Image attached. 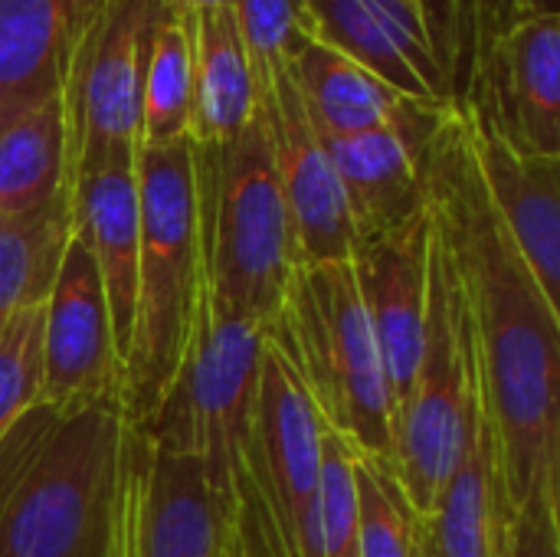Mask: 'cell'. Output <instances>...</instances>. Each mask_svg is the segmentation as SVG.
<instances>
[{"label":"cell","mask_w":560,"mask_h":557,"mask_svg":"<svg viewBox=\"0 0 560 557\" xmlns=\"http://www.w3.org/2000/svg\"><path fill=\"white\" fill-rule=\"evenodd\" d=\"M427 210L463 295L505 509L560 479V309L499 220L463 102H450L423 151Z\"/></svg>","instance_id":"obj_1"},{"label":"cell","mask_w":560,"mask_h":557,"mask_svg":"<svg viewBox=\"0 0 560 557\" xmlns=\"http://www.w3.org/2000/svg\"><path fill=\"white\" fill-rule=\"evenodd\" d=\"M118 404H36L0 440V557H108Z\"/></svg>","instance_id":"obj_2"},{"label":"cell","mask_w":560,"mask_h":557,"mask_svg":"<svg viewBox=\"0 0 560 557\" xmlns=\"http://www.w3.org/2000/svg\"><path fill=\"white\" fill-rule=\"evenodd\" d=\"M200 269L210 295L233 315L272 332L299 269L292 220L262 118L217 148H197Z\"/></svg>","instance_id":"obj_3"},{"label":"cell","mask_w":560,"mask_h":557,"mask_svg":"<svg viewBox=\"0 0 560 557\" xmlns=\"http://www.w3.org/2000/svg\"><path fill=\"white\" fill-rule=\"evenodd\" d=\"M135 184L141 253L135 328L121 387V410L128 423H141L158 410L180 368L194 325L203 282L194 141L177 138L167 144H138Z\"/></svg>","instance_id":"obj_4"},{"label":"cell","mask_w":560,"mask_h":557,"mask_svg":"<svg viewBox=\"0 0 560 557\" xmlns=\"http://www.w3.org/2000/svg\"><path fill=\"white\" fill-rule=\"evenodd\" d=\"M266 338L285 355L325 427L358 456L390 466L394 401L351 263L299 266Z\"/></svg>","instance_id":"obj_5"},{"label":"cell","mask_w":560,"mask_h":557,"mask_svg":"<svg viewBox=\"0 0 560 557\" xmlns=\"http://www.w3.org/2000/svg\"><path fill=\"white\" fill-rule=\"evenodd\" d=\"M262 341L266 335L253 322L233 315L200 282L180 368L158 410L135 423L161 450L194 456L203 466L230 557L236 532V489L253 430Z\"/></svg>","instance_id":"obj_6"},{"label":"cell","mask_w":560,"mask_h":557,"mask_svg":"<svg viewBox=\"0 0 560 557\" xmlns=\"http://www.w3.org/2000/svg\"><path fill=\"white\" fill-rule=\"evenodd\" d=\"M322 443V414L285 355L266 338L236 489L233 557H318Z\"/></svg>","instance_id":"obj_7"},{"label":"cell","mask_w":560,"mask_h":557,"mask_svg":"<svg viewBox=\"0 0 560 557\" xmlns=\"http://www.w3.org/2000/svg\"><path fill=\"white\" fill-rule=\"evenodd\" d=\"M433 227V223H430ZM479 404V364L453 263L433 233L427 332L417 378L394 417L390 473L417 512L427 519L443 486L463 460Z\"/></svg>","instance_id":"obj_8"},{"label":"cell","mask_w":560,"mask_h":557,"mask_svg":"<svg viewBox=\"0 0 560 557\" xmlns=\"http://www.w3.org/2000/svg\"><path fill=\"white\" fill-rule=\"evenodd\" d=\"M154 0H105L62 89L69 135V187L75 177L135 164L141 128V76Z\"/></svg>","instance_id":"obj_9"},{"label":"cell","mask_w":560,"mask_h":557,"mask_svg":"<svg viewBox=\"0 0 560 557\" xmlns=\"http://www.w3.org/2000/svg\"><path fill=\"white\" fill-rule=\"evenodd\" d=\"M108 557H230L203 466L125 420Z\"/></svg>","instance_id":"obj_10"},{"label":"cell","mask_w":560,"mask_h":557,"mask_svg":"<svg viewBox=\"0 0 560 557\" xmlns=\"http://www.w3.org/2000/svg\"><path fill=\"white\" fill-rule=\"evenodd\" d=\"M256 82L279 187L292 220L299 266L345 263L358 243V233L345 204L338 171L305 112L292 69L266 72Z\"/></svg>","instance_id":"obj_11"},{"label":"cell","mask_w":560,"mask_h":557,"mask_svg":"<svg viewBox=\"0 0 560 557\" xmlns=\"http://www.w3.org/2000/svg\"><path fill=\"white\" fill-rule=\"evenodd\" d=\"M125 364L105 289L89 250L72 236L43 302V404L121 407Z\"/></svg>","instance_id":"obj_12"},{"label":"cell","mask_w":560,"mask_h":557,"mask_svg":"<svg viewBox=\"0 0 560 557\" xmlns=\"http://www.w3.org/2000/svg\"><path fill=\"white\" fill-rule=\"evenodd\" d=\"M430 240H433V227L427 210L407 220L404 227L358 240L348 256L364 315L381 348L394 417L410 394L423 355L427 295H430Z\"/></svg>","instance_id":"obj_13"},{"label":"cell","mask_w":560,"mask_h":557,"mask_svg":"<svg viewBox=\"0 0 560 557\" xmlns=\"http://www.w3.org/2000/svg\"><path fill=\"white\" fill-rule=\"evenodd\" d=\"M318 39L338 46L413 102H456L427 0H308Z\"/></svg>","instance_id":"obj_14"},{"label":"cell","mask_w":560,"mask_h":557,"mask_svg":"<svg viewBox=\"0 0 560 557\" xmlns=\"http://www.w3.org/2000/svg\"><path fill=\"white\" fill-rule=\"evenodd\" d=\"M486 194L545 295L560 309V158L515 144L495 115L459 95Z\"/></svg>","instance_id":"obj_15"},{"label":"cell","mask_w":560,"mask_h":557,"mask_svg":"<svg viewBox=\"0 0 560 557\" xmlns=\"http://www.w3.org/2000/svg\"><path fill=\"white\" fill-rule=\"evenodd\" d=\"M446 105H427L413 118L374 131H358V135L318 131L338 171L358 240L387 233L427 213L423 151Z\"/></svg>","instance_id":"obj_16"},{"label":"cell","mask_w":560,"mask_h":557,"mask_svg":"<svg viewBox=\"0 0 560 557\" xmlns=\"http://www.w3.org/2000/svg\"><path fill=\"white\" fill-rule=\"evenodd\" d=\"M505 135L535 154L560 158V16L512 20L489 43L469 92Z\"/></svg>","instance_id":"obj_17"},{"label":"cell","mask_w":560,"mask_h":557,"mask_svg":"<svg viewBox=\"0 0 560 557\" xmlns=\"http://www.w3.org/2000/svg\"><path fill=\"white\" fill-rule=\"evenodd\" d=\"M105 0H0V131L62 95Z\"/></svg>","instance_id":"obj_18"},{"label":"cell","mask_w":560,"mask_h":557,"mask_svg":"<svg viewBox=\"0 0 560 557\" xmlns=\"http://www.w3.org/2000/svg\"><path fill=\"white\" fill-rule=\"evenodd\" d=\"M72 210V236L89 250L108 315L115 348L121 364L131 348L135 328V289H138V253H141V210H138V184L135 164L105 167L85 177H75L69 187Z\"/></svg>","instance_id":"obj_19"},{"label":"cell","mask_w":560,"mask_h":557,"mask_svg":"<svg viewBox=\"0 0 560 557\" xmlns=\"http://www.w3.org/2000/svg\"><path fill=\"white\" fill-rule=\"evenodd\" d=\"M505 522V496L499 476V453L482 401L472 414L469 440L459 466L443 486L436 506L420 519V545L427 557H499Z\"/></svg>","instance_id":"obj_20"},{"label":"cell","mask_w":560,"mask_h":557,"mask_svg":"<svg viewBox=\"0 0 560 557\" xmlns=\"http://www.w3.org/2000/svg\"><path fill=\"white\" fill-rule=\"evenodd\" d=\"M194 85L190 128L197 148H217L240 135L259 112V82L243 46L233 3L190 13Z\"/></svg>","instance_id":"obj_21"},{"label":"cell","mask_w":560,"mask_h":557,"mask_svg":"<svg viewBox=\"0 0 560 557\" xmlns=\"http://www.w3.org/2000/svg\"><path fill=\"white\" fill-rule=\"evenodd\" d=\"M292 79L312 125L322 135H358L413 118L427 102H413L338 46L315 39L292 66Z\"/></svg>","instance_id":"obj_22"},{"label":"cell","mask_w":560,"mask_h":557,"mask_svg":"<svg viewBox=\"0 0 560 557\" xmlns=\"http://www.w3.org/2000/svg\"><path fill=\"white\" fill-rule=\"evenodd\" d=\"M69 194V135L62 95L0 131V217L36 213Z\"/></svg>","instance_id":"obj_23"},{"label":"cell","mask_w":560,"mask_h":557,"mask_svg":"<svg viewBox=\"0 0 560 557\" xmlns=\"http://www.w3.org/2000/svg\"><path fill=\"white\" fill-rule=\"evenodd\" d=\"M69 240V194L36 213L0 217V328L46 302Z\"/></svg>","instance_id":"obj_24"},{"label":"cell","mask_w":560,"mask_h":557,"mask_svg":"<svg viewBox=\"0 0 560 557\" xmlns=\"http://www.w3.org/2000/svg\"><path fill=\"white\" fill-rule=\"evenodd\" d=\"M190 85H194L190 16L180 10L158 7L148 36L144 76H141L138 144H167L187 138Z\"/></svg>","instance_id":"obj_25"},{"label":"cell","mask_w":560,"mask_h":557,"mask_svg":"<svg viewBox=\"0 0 560 557\" xmlns=\"http://www.w3.org/2000/svg\"><path fill=\"white\" fill-rule=\"evenodd\" d=\"M354 483L361 557H413L420 519L404 499L390 466L354 453Z\"/></svg>","instance_id":"obj_26"},{"label":"cell","mask_w":560,"mask_h":557,"mask_svg":"<svg viewBox=\"0 0 560 557\" xmlns=\"http://www.w3.org/2000/svg\"><path fill=\"white\" fill-rule=\"evenodd\" d=\"M233 16L256 79L276 69H292L318 39L308 0H233Z\"/></svg>","instance_id":"obj_27"},{"label":"cell","mask_w":560,"mask_h":557,"mask_svg":"<svg viewBox=\"0 0 560 557\" xmlns=\"http://www.w3.org/2000/svg\"><path fill=\"white\" fill-rule=\"evenodd\" d=\"M43 401V305L0 328V440Z\"/></svg>","instance_id":"obj_28"},{"label":"cell","mask_w":560,"mask_h":557,"mask_svg":"<svg viewBox=\"0 0 560 557\" xmlns=\"http://www.w3.org/2000/svg\"><path fill=\"white\" fill-rule=\"evenodd\" d=\"M318 557H361L354 450L328 427H325V443H322Z\"/></svg>","instance_id":"obj_29"},{"label":"cell","mask_w":560,"mask_h":557,"mask_svg":"<svg viewBox=\"0 0 560 557\" xmlns=\"http://www.w3.org/2000/svg\"><path fill=\"white\" fill-rule=\"evenodd\" d=\"M499 557H560V479L538 486L518 509H505Z\"/></svg>","instance_id":"obj_30"},{"label":"cell","mask_w":560,"mask_h":557,"mask_svg":"<svg viewBox=\"0 0 560 557\" xmlns=\"http://www.w3.org/2000/svg\"><path fill=\"white\" fill-rule=\"evenodd\" d=\"M505 7H509V23L525 20V16H555L558 13V0H505Z\"/></svg>","instance_id":"obj_31"},{"label":"cell","mask_w":560,"mask_h":557,"mask_svg":"<svg viewBox=\"0 0 560 557\" xmlns=\"http://www.w3.org/2000/svg\"><path fill=\"white\" fill-rule=\"evenodd\" d=\"M161 10H180V13H197V10H207V7H223V3H233V0H154Z\"/></svg>","instance_id":"obj_32"},{"label":"cell","mask_w":560,"mask_h":557,"mask_svg":"<svg viewBox=\"0 0 560 557\" xmlns=\"http://www.w3.org/2000/svg\"><path fill=\"white\" fill-rule=\"evenodd\" d=\"M413 557H427L423 555V545H420V529H417V552H413Z\"/></svg>","instance_id":"obj_33"},{"label":"cell","mask_w":560,"mask_h":557,"mask_svg":"<svg viewBox=\"0 0 560 557\" xmlns=\"http://www.w3.org/2000/svg\"><path fill=\"white\" fill-rule=\"evenodd\" d=\"M427 3H430V0H427Z\"/></svg>","instance_id":"obj_34"}]
</instances>
